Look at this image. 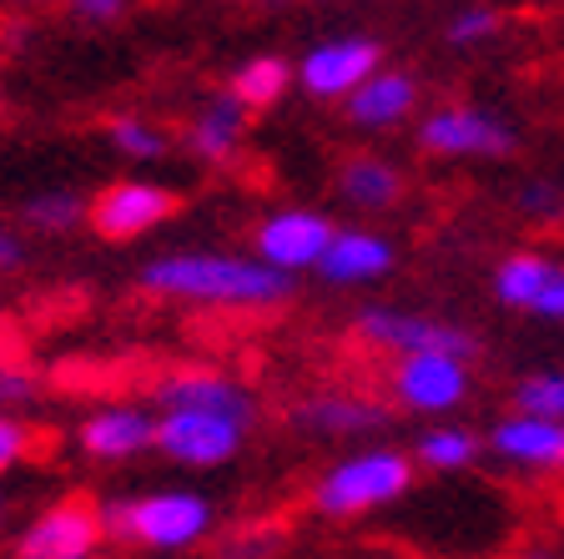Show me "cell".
<instances>
[{"mask_svg": "<svg viewBox=\"0 0 564 559\" xmlns=\"http://www.w3.org/2000/svg\"><path fill=\"white\" fill-rule=\"evenodd\" d=\"M106 539L101 529V509L82 499L51 504L46 514H35L25 535L15 539V555L21 559H91L96 545Z\"/></svg>", "mask_w": 564, "mask_h": 559, "instance_id": "cell-7", "label": "cell"}, {"mask_svg": "<svg viewBox=\"0 0 564 559\" xmlns=\"http://www.w3.org/2000/svg\"><path fill=\"white\" fill-rule=\"evenodd\" d=\"M131 0H70V11L82 15V21H96V25H106V21H117L121 11H127Z\"/></svg>", "mask_w": 564, "mask_h": 559, "instance_id": "cell-30", "label": "cell"}, {"mask_svg": "<svg viewBox=\"0 0 564 559\" xmlns=\"http://www.w3.org/2000/svg\"><path fill=\"white\" fill-rule=\"evenodd\" d=\"M227 92H232L247 111H262V106H272L288 92V61H278V56L242 61V66L232 71V86H227Z\"/></svg>", "mask_w": 564, "mask_h": 559, "instance_id": "cell-21", "label": "cell"}, {"mask_svg": "<svg viewBox=\"0 0 564 559\" xmlns=\"http://www.w3.org/2000/svg\"><path fill=\"white\" fill-rule=\"evenodd\" d=\"M419 141L423 152L438 157H509L519 147L514 127L494 111H479V106H438L419 121Z\"/></svg>", "mask_w": 564, "mask_h": 559, "instance_id": "cell-6", "label": "cell"}, {"mask_svg": "<svg viewBox=\"0 0 564 559\" xmlns=\"http://www.w3.org/2000/svg\"><path fill=\"white\" fill-rule=\"evenodd\" d=\"M333 233H338V227H333L328 217L307 212V207L272 212V217L258 227V262H268V268H278V272L293 278V272L317 268V262H323Z\"/></svg>", "mask_w": 564, "mask_h": 559, "instance_id": "cell-11", "label": "cell"}, {"mask_svg": "<svg viewBox=\"0 0 564 559\" xmlns=\"http://www.w3.org/2000/svg\"><path fill=\"white\" fill-rule=\"evenodd\" d=\"M212 525V504L202 494L166 490L141 494V499H111L101 504V529L111 539H137L147 549H192Z\"/></svg>", "mask_w": 564, "mask_h": 559, "instance_id": "cell-2", "label": "cell"}, {"mask_svg": "<svg viewBox=\"0 0 564 559\" xmlns=\"http://www.w3.org/2000/svg\"><path fill=\"white\" fill-rule=\"evenodd\" d=\"M82 222H86V202L76 192H41V197L25 202V227L31 233L61 237V233H76Z\"/></svg>", "mask_w": 564, "mask_h": 559, "instance_id": "cell-23", "label": "cell"}, {"mask_svg": "<svg viewBox=\"0 0 564 559\" xmlns=\"http://www.w3.org/2000/svg\"><path fill=\"white\" fill-rule=\"evenodd\" d=\"M378 71V41L368 35H343V41H323L303 56L297 66V86L317 101H348L358 86Z\"/></svg>", "mask_w": 564, "mask_h": 559, "instance_id": "cell-8", "label": "cell"}, {"mask_svg": "<svg viewBox=\"0 0 564 559\" xmlns=\"http://www.w3.org/2000/svg\"><path fill=\"white\" fill-rule=\"evenodd\" d=\"M31 398H35V378L21 368V363H11L0 353V413L15 404H31Z\"/></svg>", "mask_w": 564, "mask_h": 559, "instance_id": "cell-27", "label": "cell"}, {"mask_svg": "<svg viewBox=\"0 0 564 559\" xmlns=\"http://www.w3.org/2000/svg\"><path fill=\"white\" fill-rule=\"evenodd\" d=\"M242 131H247V106L237 101L232 92L212 96L187 127V152L207 166H227L237 152H242Z\"/></svg>", "mask_w": 564, "mask_h": 559, "instance_id": "cell-18", "label": "cell"}, {"mask_svg": "<svg viewBox=\"0 0 564 559\" xmlns=\"http://www.w3.org/2000/svg\"><path fill=\"white\" fill-rule=\"evenodd\" d=\"M494 31H499V15H494L489 6H464V11L448 21V41H454V46H479Z\"/></svg>", "mask_w": 564, "mask_h": 559, "instance_id": "cell-26", "label": "cell"}, {"mask_svg": "<svg viewBox=\"0 0 564 559\" xmlns=\"http://www.w3.org/2000/svg\"><path fill=\"white\" fill-rule=\"evenodd\" d=\"M82 449L91 459H106V464H121V459H137L141 449H156V419L147 408H96L91 419L82 423Z\"/></svg>", "mask_w": 564, "mask_h": 559, "instance_id": "cell-13", "label": "cell"}, {"mask_svg": "<svg viewBox=\"0 0 564 559\" xmlns=\"http://www.w3.org/2000/svg\"><path fill=\"white\" fill-rule=\"evenodd\" d=\"M393 398L409 413H448L469 398V363L448 353H409L393 368Z\"/></svg>", "mask_w": 564, "mask_h": 559, "instance_id": "cell-9", "label": "cell"}, {"mask_svg": "<svg viewBox=\"0 0 564 559\" xmlns=\"http://www.w3.org/2000/svg\"><path fill=\"white\" fill-rule=\"evenodd\" d=\"M25 449H31V429L21 419H11V413H0V474H11L25 459Z\"/></svg>", "mask_w": 564, "mask_h": 559, "instance_id": "cell-29", "label": "cell"}, {"mask_svg": "<svg viewBox=\"0 0 564 559\" xmlns=\"http://www.w3.org/2000/svg\"><path fill=\"white\" fill-rule=\"evenodd\" d=\"M409 484H413V469L399 449H368V454L343 459V464H333L328 474L317 479L313 509L328 514V519H348V514L393 504Z\"/></svg>", "mask_w": 564, "mask_h": 559, "instance_id": "cell-3", "label": "cell"}, {"mask_svg": "<svg viewBox=\"0 0 564 559\" xmlns=\"http://www.w3.org/2000/svg\"><path fill=\"white\" fill-rule=\"evenodd\" d=\"M338 192L352 202V207L383 212L399 202L403 176H399V166H388L383 157H348V166L338 172Z\"/></svg>", "mask_w": 564, "mask_h": 559, "instance_id": "cell-19", "label": "cell"}, {"mask_svg": "<svg viewBox=\"0 0 564 559\" xmlns=\"http://www.w3.org/2000/svg\"><path fill=\"white\" fill-rule=\"evenodd\" d=\"M176 212V197L156 182H111L101 197L86 207V222H91L101 237L111 243H131V237L162 227Z\"/></svg>", "mask_w": 564, "mask_h": 559, "instance_id": "cell-10", "label": "cell"}, {"mask_svg": "<svg viewBox=\"0 0 564 559\" xmlns=\"http://www.w3.org/2000/svg\"><path fill=\"white\" fill-rule=\"evenodd\" d=\"M242 433L247 423L227 419V413H197V408H162L156 413V449L192 469L227 464L242 449Z\"/></svg>", "mask_w": 564, "mask_h": 559, "instance_id": "cell-5", "label": "cell"}, {"mask_svg": "<svg viewBox=\"0 0 564 559\" xmlns=\"http://www.w3.org/2000/svg\"><path fill=\"white\" fill-rule=\"evenodd\" d=\"M554 272H560V262H550V257L514 252V257H505V262H499V272H494V292H499V303L534 313V303H540V292L550 288Z\"/></svg>", "mask_w": 564, "mask_h": 559, "instance_id": "cell-20", "label": "cell"}, {"mask_svg": "<svg viewBox=\"0 0 564 559\" xmlns=\"http://www.w3.org/2000/svg\"><path fill=\"white\" fill-rule=\"evenodd\" d=\"M156 404L162 408H197V413H227V419H242L252 429L258 419V404L242 384H232L227 373H207V368H182L166 373L156 384Z\"/></svg>", "mask_w": 564, "mask_h": 559, "instance_id": "cell-12", "label": "cell"}, {"mask_svg": "<svg viewBox=\"0 0 564 559\" xmlns=\"http://www.w3.org/2000/svg\"><path fill=\"white\" fill-rule=\"evenodd\" d=\"M419 464L423 469H438V474H454V469H469L479 459V439L469 429H458V423H444V429H429L419 439Z\"/></svg>", "mask_w": 564, "mask_h": 559, "instance_id": "cell-22", "label": "cell"}, {"mask_svg": "<svg viewBox=\"0 0 564 559\" xmlns=\"http://www.w3.org/2000/svg\"><path fill=\"white\" fill-rule=\"evenodd\" d=\"M111 147L127 162H156V157H166V131L147 117H117L111 121Z\"/></svg>", "mask_w": 564, "mask_h": 559, "instance_id": "cell-25", "label": "cell"}, {"mask_svg": "<svg viewBox=\"0 0 564 559\" xmlns=\"http://www.w3.org/2000/svg\"><path fill=\"white\" fill-rule=\"evenodd\" d=\"M514 404H519V413H540V419L564 423V368H544V373L519 378Z\"/></svg>", "mask_w": 564, "mask_h": 559, "instance_id": "cell-24", "label": "cell"}, {"mask_svg": "<svg viewBox=\"0 0 564 559\" xmlns=\"http://www.w3.org/2000/svg\"><path fill=\"white\" fill-rule=\"evenodd\" d=\"M419 106V82L403 71L378 66L358 92L348 96V121L364 131H393L399 121H409V111Z\"/></svg>", "mask_w": 564, "mask_h": 559, "instance_id": "cell-17", "label": "cell"}, {"mask_svg": "<svg viewBox=\"0 0 564 559\" xmlns=\"http://www.w3.org/2000/svg\"><path fill=\"white\" fill-rule=\"evenodd\" d=\"M524 559H550V555H540V549H534V555H524Z\"/></svg>", "mask_w": 564, "mask_h": 559, "instance_id": "cell-34", "label": "cell"}, {"mask_svg": "<svg viewBox=\"0 0 564 559\" xmlns=\"http://www.w3.org/2000/svg\"><path fill=\"white\" fill-rule=\"evenodd\" d=\"M0 525H6V494H0Z\"/></svg>", "mask_w": 564, "mask_h": 559, "instance_id": "cell-33", "label": "cell"}, {"mask_svg": "<svg viewBox=\"0 0 564 559\" xmlns=\"http://www.w3.org/2000/svg\"><path fill=\"white\" fill-rule=\"evenodd\" d=\"M519 212H524V217H540V222H554V217L564 212L560 186H550V182H529L524 192H519Z\"/></svg>", "mask_w": 564, "mask_h": 559, "instance_id": "cell-28", "label": "cell"}, {"mask_svg": "<svg viewBox=\"0 0 564 559\" xmlns=\"http://www.w3.org/2000/svg\"><path fill=\"white\" fill-rule=\"evenodd\" d=\"M293 423L323 439H352V433H378L388 429V408L364 394H307L293 408Z\"/></svg>", "mask_w": 564, "mask_h": 559, "instance_id": "cell-14", "label": "cell"}, {"mask_svg": "<svg viewBox=\"0 0 564 559\" xmlns=\"http://www.w3.org/2000/svg\"><path fill=\"white\" fill-rule=\"evenodd\" d=\"M21 262V243L11 233H0V268H15Z\"/></svg>", "mask_w": 564, "mask_h": 559, "instance_id": "cell-32", "label": "cell"}, {"mask_svg": "<svg viewBox=\"0 0 564 559\" xmlns=\"http://www.w3.org/2000/svg\"><path fill=\"white\" fill-rule=\"evenodd\" d=\"M272 549V535L268 529H262V535H237L232 545L223 549V559H262Z\"/></svg>", "mask_w": 564, "mask_h": 559, "instance_id": "cell-31", "label": "cell"}, {"mask_svg": "<svg viewBox=\"0 0 564 559\" xmlns=\"http://www.w3.org/2000/svg\"><path fill=\"white\" fill-rule=\"evenodd\" d=\"M358 338L373 348L409 358V353H448V358L469 363L479 353V338L469 327L448 323V318H429V313H403V308H364L358 313Z\"/></svg>", "mask_w": 564, "mask_h": 559, "instance_id": "cell-4", "label": "cell"}, {"mask_svg": "<svg viewBox=\"0 0 564 559\" xmlns=\"http://www.w3.org/2000/svg\"><path fill=\"white\" fill-rule=\"evenodd\" d=\"M489 449L519 469H564V423L540 413H509L489 429Z\"/></svg>", "mask_w": 564, "mask_h": 559, "instance_id": "cell-15", "label": "cell"}, {"mask_svg": "<svg viewBox=\"0 0 564 559\" xmlns=\"http://www.w3.org/2000/svg\"><path fill=\"white\" fill-rule=\"evenodd\" d=\"M141 288L156 292V298H182V303L202 308H272L293 292V282H288V272L268 268L258 257L166 252L141 268Z\"/></svg>", "mask_w": 564, "mask_h": 559, "instance_id": "cell-1", "label": "cell"}, {"mask_svg": "<svg viewBox=\"0 0 564 559\" xmlns=\"http://www.w3.org/2000/svg\"><path fill=\"white\" fill-rule=\"evenodd\" d=\"M388 268H393V247H388V237L364 233V227L333 233L328 252H323V262H317L323 282H333V288H358V282H378Z\"/></svg>", "mask_w": 564, "mask_h": 559, "instance_id": "cell-16", "label": "cell"}]
</instances>
